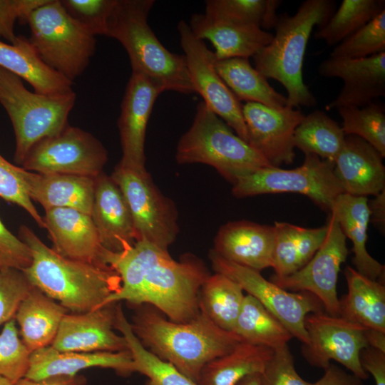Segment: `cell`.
Wrapping results in <instances>:
<instances>
[{
    "label": "cell",
    "mask_w": 385,
    "mask_h": 385,
    "mask_svg": "<svg viewBox=\"0 0 385 385\" xmlns=\"http://www.w3.org/2000/svg\"><path fill=\"white\" fill-rule=\"evenodd\" d=\"M279 0H207L205 14L227 21L254 24L262 29L274 28Z\"/></svg>",
    "instance_id": "39"
},
{
    "label": "cell",
    "mask_w": 385,
    "mask_h": 385,
    "mask_svg": "<svg viewBox=\"0 0 385 385\" xmlns=\"http://www.w3.org/2000/svg\"><path fill=\"white\" fill-rule=\"evenodd\" d=\"M241 286L218 272L210 274L199 293L200 309L220 328L232 332L245 294Z\"/></svg>",
    "instance_id": "35"
},
{
    "label": "cell",
    "mask_w": 385,
    "mask_h": 385,
    "mask_svg": "<svg viewBox=\"0 0 385 385\" xmlns=\"http://www.w3.org/2000/svg\"><path fill=\"white\" fill-rule=\"evenodd\" d=\"M325 78H338L344 86L327 110L363 107L385 96V51L361 58L329 57L318 67Z\"/></svg>",
    "instance_id": "18"
},
{
    "label": "cell",
    "mask_w": 385,
    "mask_h": 385,
    "mask_svg": "<svg viewBox=\"0 0 385 385\" xmlns=\"http://www.w3.org/2000/svg\"><path fill=\"white\" fill-rule=\"evenodd\" d=\"M161 88L143 73L132 71L120 104L118 120L122 158L119 163L145 168V140L148 120Z\"/></svg>",
    "instance_id": "17"
},
{
    "label": "cell",
    "mask_w": 385,
    "mask_h": 385,
    "mask_svg": "<svg viewBox=\"0 0 385 385\" xmlns=\"http://www.w3.org/2000/svg\"><path fill=\"white\" fill-rule=\"evenodd\" d=\"M188 25L197 38L210 41L217 60L253 57L274 36L257 25L214 18L205 13L192 14Z\"/></svg>",
    "instance_id": "23"
},
{
    "label": "cell",
    "mask_w": 385,
    "mask_h": 385,
    "mask_svg": "<svg viewBox=\"0 0 385 385\" xmlns=\"http://www.w3.org/2000/svg\"><path fill=\"white\" fill-rule=\"evenodd\" d=\"M0 67L25 80L37 93L62 95L73 91V81L47 66L24 36H17L13 43L0 41Z\"/></svg>",
    "instance_id": "27"
},
{
    "label": "cell",
    "mask_w": 385,
    "mask_h": 385,
    "mask_svg": "<svg viewBox=\"0 0 385 385\" xmlns=\"http://www.w3.org/2000/svg\"><path fill=\"white\" fill-rule=\"evenodd\" d=\"M304 155L303 164L296 168L267 167L240 178L232 185V195L243 198L263 194L299 193L329 214L337 197L344 192L334 174V163L314 154Z\"/></svg>",
    "instance_id": "9"
},
{
    "label": "cell",
    "mask_w": 385,
    "mask_h": 385,
    "mask_svg": "<svg viewBox=\"0 0 385 385\" xmlns=\"http://www.w3.org/2000/svg\"><path fill=\"white\" fill-rule=\"evenodd\" d=\"M214 66L239 101L258 103L277 108L287 106V97L275 91L267 79L251 66L248 58L217 60L214 56Z\"/></svg>",
    "instance_id": "33"
},
{
    "label": "cell",
    "mask_w": 385,
    "mask_h": 385,
    "mask_svg": "<svg viewBox=\"0 0 385 385\" xmlns=\"http://www.w3.org/2000/svg\"><path fill=\"white\" fill-rule=\"evenodd\" d=\"M209 257L215 272L221 273L238 283L244 291L274 315L293 337L303 344L308 343L304 319L310 313L324 309L317 297L307 292L287 291L267 280L260 272L227 260L212 250Z\"/></svg>",
    "instance_id": "12"
},
{
    "label": "cell",
    "mask_w": 385,
    "mask_h": 385,
    "mask_svg": "<svg viewBox=\"0 0 385 385\" xmlns=\"http://www.w3.org/2000/svg\"><path fill=\"white\" fill-rule=\"evenodd\" d=\"M33 287L23 270L0 267V326L14 318L19 304Z\"/></svg>",
    "instance_id": "45"
},
{
    "label": "cell",
    "mask_w": 385,
    "mask_h": 385,
    "mask_svg": "<svg viewBox=\"0 0 385 385\" xmlns=\"http://www.w3.org/2000/svg\"><path fill=\"white\" fill-rule=\"evenodd\" d=\"M381 0H343L337 12L314 34L329 46H337L384 9Z\"/></svg>",
    "instance_id": "38"
},
{
    "label": "cell",
    "mask_w": 385,
    "mask_h": 385,
    "mask_svg": "<svg viewBox=\"0 0 385 385\" xmlns=\"http://www.w3.org/2000/svg\"><path fill=\"white\" fill-rule=\"evenodd\" d=\"M91 217L101 243L106 250L118 253L137 241L127 202L111 175L103 172L95 178Z\"/></svg>",
    "instance_id": "21"
},
{
    "label": "cell",
    "mask_w": 385,
    "mask_h": 385,
    "mask_svg": "<svg viewBox=\"0 0 385 385\" xmlns=\"http://www.w3.org/2000/svg\"><path fill=\"white\" fill-rule=\"evenodd\" d=\"M348 292L339 302V317L368 329L385 332V287L346 266Z\"/></svg>",
    "instance_id": "30"
},
{
    "label": "cell",
    "mask_w": 385,
    "mask_h": 385,
    "mask_svg": "<svg viewBox=\"0 0 385 385\" xmlns=\"http://www.w3.org/2000/svg\"><path fill=\"white\" fill-rule=\"evenodd\" d=\"M261 385H312V383L298 374L293 356L286 344L274 350L261 374Z\"/></svg>",
    "instance_id": "46"
},
{
    "label": "cell",
    "mask_w": 385,
    "mask_h": 385,
    "mask_svg": "<svg viewBox=\"0 0 385 385\" xmlns=\"http://www.w3.org/2000/svg\"><path fill=\"white\" fill-rule=\"evenodd\" d=\"M385 51V9L335 46L329 57L361 58Z\"/></svg>",
    "instance_id": "41"
},
{
    "label": "cell",
    "mask_w": 385,
    "mask_h": 385,
    "mask_svg": "<svg viewBox=\"0 0 385 385\" xmlns=\"http://www.w3.org/2000/svg\"><path fill=\"white\" fill-rule=\"evenodd\" d=\"M330 213L335 217L346 237L351 241L354 269L372 280L378 281L384 277V266L366 250L370 222L367 197L342 193L334 201Z\"/></svg>",
    "instance_id": "28"
},
{
    "label": "cell",
    "mask_w": 385,
    "mask_h": 385,
    "mask_svg": "<svg viewBox=\"0 0 385 385\" xmlns=\"http://www.w3.org/2000/svg\"><path fill=\"white\" fill-rule=\"evenodd\" d=\"M248 144L273 167L293 163L294 134L304 117L299 109L272 108L258 103L242 105Z\"/></svg>",
    "instance_id": "16"
},
{
    "label": "cell",
    "mask_w": 385,
    "mask_h": 385,
    "mask_svg": "<svg viewBox=\"0 0 385 385\" xmlns=\"http://www.w3.org/2000/svg\"><path fill=\"white\" fill-rule=\"evenodd\" d=\"M0 385H13L8 379L0 376Z\"/></svg>",
    "instance_id": "55"
},
{
    "label": "cell",
    "mask_w": 385,
    "mask_h": 385,
    "mask_svg": "<svg viewBox=\"0 0 385 385\" xmlns=\"http://www.w3.org/2000/svg\"><path fill=\"white\" fill-rule=\"evenodd\" d=\"M274 350L240 342L230 352L205 365L197 385H237L245 377L262 374Z\"/></svg>",
    "instance_id": "32"
},
{
    "label": "cell",
    "mask_w": 385,
    "mask_h": 385,
    "mask_svg": "<svg viewBox=\"0 0 385 385\" xmlns=\"http://www.w3.org/2000/svg\"><path fill=\"white\" fill-rule=\"evenodd\" d=\"M272 267L279 277L290 275L305 266L322 245L328 225L307 228L275 222Z\"/></svg>",
    "instance_id": "31"
},
{
    "label": "cell",
    "mask_w": 385,
    "mask_h": 385,
    "mask_svg": "<svg viewBox=\"0 0 385 385\" xmlns=\"http://www.w3.org/2000/svg\"><path fill=\"white\" fill-rule=\"evenodd\" d=\"M111 177L128 205L137 241L168 250L179 232L175 204L160 191L145 168L118 163Z\"/></svg>",
    "instance_id": "10"
},
{
    "label": "cell",
    "mask_w": 385,
    "mask_h": 385,
    "mask_svg": "<svg viewBox=\"0 0 385 385\" xmlns=\"http://www.w3.org/2000/svg\"><path fill=\"white\" fill-rule=\"evenodd\" d=\"M24 168L8 162L0 155V197L26 210L38 227L45 228L43 218L32 203L22 176Z\"/></svg>",
    "instance_id": "44"
},
{
    "label": "cell",
    "mask_w": 385,
    "mask_h": 385,
    "mask_svg": "<svg viewBox=\"0 0 385 385\" xmlns=\"http://www.w3.org/2000/svg\"><path fill=\"white\" fill-rule=\"evenodd\" d=\"M342 127L325 112L316 110L304 118L294 134V145L304 154H314L334 163L344 144Z\"/></svg>",
    "instance_id": "36"
},
{
    "label": "cell",
    "mask_w": 385,
    "mask_h": 385,
    "mask_svg": "<svg viewBox=\"0 0 385 385\" xmlns=\"http://www.w3.org/2000/svg\"><path fill=\"white\" fill-rule=\"evenodd\" d=\"M237 385H261V374H250L242 379Z\"/></svg>",
    "instance_id": "54"
},
{
    "label": "cell",
    "mask_w": 385,
    "mask_h": 385,
    "mask_svg": "<svg viewBox=\"0 0 385 385\" xmlns=\"http://www.w3.org/2000/svg\"><path fill=\"white\" fill-rule=\"evenodd\" d=\"M115 329L125 338L135 364V371L147 376L145 385H197L172 364L147 350L133 334L120 303L116 305Z\"/></svg>",
    "instance_id": "37"
},
{
    "label": "cell",
    "mask_w": 385,
    "mask_h": 385,
    "mask_svg": "<svg viewBox=\"0 0 385 385\" xmlns=\"http://www.w3.org/2000/svg\"><path fill=\"white\" fill-rule=\"evenodd\" d=\"M133 307L130 324L140 344L196 383L205 364L242 342L233 332L215 325L202 310L188 322H175L150 304Z\"/></svg>",
    "instance_id": "2"
},
{
    "label": "cell",
    "mask_w": 385,
    "mask_h": 385,
    "mask_svg": "<svg viewBox=\"0 0 385 385\" xmlns=\"http://www.w3.org/2000/svg\"><path fill=\"white\" fill-rule=\"evenodd\" d=\"M381 155L362 138L346 135L334 160V174L345 193L375 196L385 189V167Z\"/></svg>",
    "instance_id": "24"
},
{
    "label": "cell",
    "mask_w": 385,
    "mask_h": 385,
    "mask_svg": "<svg viewBox=\"0 0 385 385\" xmlns=\"http://www.w3.org/2000/svg\"><path fill=\"white\" fill-rule=\"evenodd\" d=\"M4 267V263L2 262V260H1V258L0 257V267Z\"/></svg>",
    "instance_id": "56"
},
{
    "label": "cell",
    "mask_w": 385,
    "mask_h": 385,
    "mask_svg": "<svg viewBox=\"0 0 385 385\" xmlns=\"http://www.w3.org/2000/svg\"><path fill=\"white\" fill-rule=\"evenodd\" d=\"M24 182L31 200L45 211L71 208L91 215L95 178L70 174H41L23 170Z\"/></svg>",
    "instance_id": "26"
},
{
    "label": "cell",
    "mask_w": 385,
    "mask_h": 385,
    "mask_svg": "<svg viewBox=\"0 0 385 385\" xmlns=\"http://www.w3.org/2000/svg\"><path fill=\"white\" fill-rule=\"evenodd\" d=\"M103 261L118 273L120 287L102 307L120 302L131 307L147 304L175 322H188L200 312V290L210 274L195 256L178 261L168 250L139 240L118 253L106 250Z\"/></svg>",
    "instance_id": "1"
},
{
    "label": "cell",
    "mask_w": 385,
    "mask_h": 385,
    "mask_svg": "<svg viewBox=\"0 0 385 385\" xmlns=\"http://www.w3.org/2000/svg\"><path fill=\"white\" fill-rule=\"evenodd\" d=\"M364 334L369 346L385 353V332L366 328Z\"/></svg>",
    "instance_id": "53"
},
{
    "label": "cell",
    "mask_w": 385,
    "mask_h": 385,
    "mask_svg": "<svg viewBox=\"0 0 385 385\" xmlns=\"http://www.w3.org/2000/svg\"><path fill=\"white\" fill-rule=\"evenodd\" d=\"M312 385H364L362 380L354 374H349L339 366L330 364L324 369V374Z\"/></svg>",
    "instance_id": "50"
},
{
    "label": "cell",
    "mask_w": 385,
    "mask_h": 385,
    "mask_svg": "<svg viewBox=\"0 0 385 385\" xmlns=\"http://www.w3.org/2000/svg\"><path fill=\"white\" fill-rule=\"evenodd\" d=\"M342 119L345 134L356 135L385 157V113L381 105L371 103L363 107L337 109Z\"/></svg>",
    "instance_id": "40"
},
{
    "label": "cell",
    "mask_w": 385,
    "mask_h": 385,
    "mask_svg": "<svg viewBox=\"0 0 385 385\" xmlns=\"http://www.w3.org/2000/svg\"><path fill=\"white\" fill-rule=\"evenodd\" d=\"M368 207L370 212V221L371 220L380 230L384 231L385 226V189L374 198L368 201Z\"/></svg>",
    "instance_id": "52"
},
{
    "label": "cell",
    "mask_w": 385,
    "mask_h": 385,
    "mask_svg": "<svg viewBox=\"0 0 385 385\" xmlns=\"http://www.w3.org/2000/svg\"><path fill=\"white\" fill-rule=\"evenodd\" d=\"M153 0H117L106 36L125 49L132 71L144 74L163 91L195 93L184 55L168 51L148 23Z\"/></svg>",
    "instance_id": "5"
},
{
    "label": "cell",
    "mask_w": 385,
    "mask_h": 385,
    "mask_svg": "<svg viewBox=\"0 0 385 385\" xmlns=\"http://www.w3.org/2000/svg\"><path fill=\"white\" fill-rule=\"evenodd\" d=\"M309 342L302 346V354L312 366L326 369L334 360L361 380L369 374L360 363V353L367 347L361 324L324 311L310 313L304 319Z\"/></svg>",
    "instance_id": "13"
},
{
    "label": "cell",
    "mask_w": 385,
    "mask_h": 385,
    "mask_svg": "<svg viewBox=\"0 0 385 385\" xmlns=\"http://www.w3.org/2000/svg\"><path fill=\"white\" fill-rule=\"evenodd\" d=\"M19 238L31 252V263L23 270L30 282L71 313L101 307L120 287V277L111 267L63 257L26 225L20 226Z\"/></svg>",
    "instance_id": "3"
},
{
    "label": "cell",
    "mask_w": 385,
    "mask_h": 385,
    "mask_svg": "<svg viewBox=\"0 0 385 385\" xmlns=\"http://www.w3.org/2000/svg\"><path fill=\"white\" fill-rule=\"evenodd\" d=\"M86 379L83 376H53L43 379H32L24 377L13 385H85Z\"/></svg>",
    "instance_id": "51"
},
{
    "label": "cell",
    "mask_w": 385,
    "mask_h": 385,
    "mask_svg": "<svg viewBox=\"0 0 385 385\" xmlns=\"http://www.w3.org/2000/svg\"><path fill=\"white\" fill-rule=\"evenodd\" d=\"M274 237V225L231 221L218 230L212 250L227 260L260 272L272 267Z\"/></svg>",
    "instance_id": "22"
},
{
    "label": "cell",
    "mask_w": 385,
    "mask_h": 385,
    "mask_svg": "<svg viewBox=\"0 0 385 385\" xmlns=\"http://www.w3.org/2000/svg\"><path fill=\"white\" fill-rule=\"evenodd\" d=\"M175 160L179 164L210 165L232 185L260 169L272 166L203 101L197 104L191 126L178 143Z\"/></svg>",
    "instance_id": "6"
},
{
    "label": "cell",
    "mask_w": 385,
    "mask_h": 385,
    "mask_svg": "<svg viewBox=\"0 0 385 385\" xmlns=\"http://www.w3.org/2000/svg\"><path fill=\"white\" fill-rule=\"evenodd\" d=\"M178 31L195 93H199L207 107L248 143L242 104L217 73L213 51L192 33L185 21H179Z\"/></svg>",
    "instance_id": "14"
},
{
    "label": "cell",
    "mask_w": 385,
    "mask_h": 385,
    "mask_svg": "<svg viewBox=\"0 0 385 385\" xmlns=\"http://www.w3.org/2000/svg\"><path fill=\"white\" fill-rule=\"evenodd\" d=\"M334 1L307 0L294 15L278 16L272 41L254 56V65L264 77L279 82L287 93V106L312 107L316 98L303 81V62L309 38L315 26H322L332 16Z\"/></svg>",
    "instance_id": "4"
},
{
    "label": "cell",
    "mask_w": 385,
    "mask_h": 385,
    "mask_svg": "<svg viewBox=\"0 0 385 385\" xmlns=\"http://www.w3.org/2000/svg\"><path fill=\"white\" fill-rule=\"evenodd\" d=\"M0 257L4 266L24 270L31 263L29 247L13 235L0 219Z\"/></svg>",
    "instance_id": "48"
},
{
    "label": "cell",
    "mask_w": 385,
    "mask_h": 385,
    "mask_svg": "<svg viewBox=\"0 0 385 385\" xmlns=\"http://www.w3.org/2000/svg\"><path fill=\"white\" fill-rule=\"evenodd\" d=\"M91 367L112 369L120 375L135 371V364L129 350L108 352L60 351L48 346L31 352L26 377L43 379L53 376H74Z\"/></svg>",
    "instance_id": "25"
},
{
    "label": "cell",
    "mask_w": 385,
    "mask_h": 385,
    "mask_svg": "<svg viewBox=\"0 0 385 385\" xmlns=\"http://www.w3.org/2000/svg\"><path fill=\"white\" fill-rule=\"evenodd\" d=\"M76 99L74 91L62 95L31 92L19 77L0 67V103L14 128L16 163L21 165L36 143L68 125Z\"/></svg>",
    "instance_id": "7"
},
{
    "label": "cell",
    "mask_w": 385,
    "mask_h": 385,
    "mask_svg": "<svg viewBox=\"0 0 385 385\" xmlns=\"http://www.w3.org/2000/svg\"><path fill=\"white\" fill-rule=\"evenodd\" d=\"M360 363L366 372L374 377L376 385H385V353L371 346L360 353Z\"/></svg>",
    "instance_id": "49"
},
{
    "label": "cell",
    "mask_w": 385,
    "mask_h": 385,
    "mask_svg": "<svg viewBox=\"0 0 385 385\" xmlns=\"http://www.w3.org/2000/svg\"><path fill=\"white\" fill-rule=\"evenodd\" d=\"M69 312L33 287L19 304L14 319L21 339L31 351L51 345L61 321Z\"/></svg>",
    "instance_id": "29"
},
{
    "label": "cell",
    "mask_w": 385,
    "mask_h": 385,
    "mask_svg": "<svg viewBox=\"0 0 385 385\" xmlns=\"http://www.w3.org/2000/svg\"><path fill=\"white\" fill-rule=\"evenodd\" d=\"M66 13L93 36L107 35L117 0H60Z\"/></svg>",
    "instance_id": "43"
},
{
    "label": "cell",
    "mask_w": 385,
    "mask_h": 385,
    "mask_svg": "<svg viewBox=\"0 0 385 385\" xmlns=\"http://www.w3.org/2000/svg\"><path fill=\"white\" fill-rule=\"evenodd\" d=\"M45 228L59 255L73 260L106 265L102 246L91 215L71 208H53L43 217Z\"/></svg>",
    "instance_id": "20"
},
{
    "label": "cell",
    "mask_w": 385,
    "mask_h": 385,
    "mask_svg": "<svg viewBox=\"0 0 385 385\" xmlns=\"http://www.w3.org/2000/svg\"><path fill=\"white\" fill-rule=\"evenodd\" d=\"M327 236L310 261L296 272L270 281L292 292H307L319 299L327 313L339 316L337 286L340 267L349 255L346 237L335 217L329 213Z\"/></svg>",
    "instance_id": "15"
},
{
    "label": "cell",
    "mask_w": 385,
    "mask_h": 385,
    "mask_svg": "<svg viewBox=\"0 0 385 385\" xmlns=\"http://www.w3.org/2000/svg\"><path fill=\"white\" fill-rule=\"evenodd\" d=\"M19 334L14 318L4 324L0 333V376L13 384L26 377L31 354Z\"/></svg>",
    "instance_id": "42"
},
{
    "label": "cell",
    "mask_w": 385,
    "mask_h": 385,
    "mask_svg": "<svg viewBox=\"0 0 385 385\" xmlns=\"http://www.w3.org/2000/svg\"><path fill=\"white\" fill-rule=\"evenodd\" d=\"M29 40L42 61L73 81L88 67L96 40L64 10L60 0H48L28 16Z\"/></svg>",
    "instance_id": "8"
},
{
    "label": "cell",
    "mask_w": 385,
    "mask_h": 385,
    "mask_svg": "<svg viewBox=\"0 0 385 385\" xmlns=\"http://www.w3.org/2000/svg\"><path fill=\"white\" fill-rule=\"evenodd\" d=\"M48 0H0V37L13 43L17 36L14 34L16 20L26 23L28 16Z\"/></svg>",
    "instance_id": "47"
},
{
    "label": "cell",
    "mask_w": 385,
    "mask_h": 385,
    "mask_svg": "<svg viewBox=\"0 0 385 385\" xmlns=\"http://www.w3.org/2000/svg\"><path fill=\"white\" fill-rule=\"evenodd\" d=\"M108 161V152L91 133L66 125L42 139L29 151L21 165L41 174H70L96 178Z\"/></svg>",
    "instance_id": "11"
},
{
    "label": "cell",
    "mask_w": 385,
    "mask_h": 385,
    "mask_svg": "<svg viewBox=\"0 0 385 385\" xmlns=\"http://www.w3.org/2000/svg\"><path fill=\"white\" fill-rule=\"evenodd\" d=\"M117 303L63 317L51 345L60 351L118 352L128 350L125 338L114 329Z\"/></svg>",
    "instance_id": "19"
},
{
    "label": "cell",
    "mask_w": 385,
    "mask_h": 385,
    "mask_svg": "<svg viewBox=\"0 0 385 385\" xmlns=\"http://www.w3.org/2000/svg\"><path fill=\"white\" fill-rule=\"evenodd\" d=\"M242 342L273 350L293 338L286 327L259 301L246 294L232 330Z\"/></svg>",
    "instance_id": "34"
}]
</instances>
